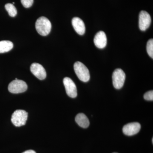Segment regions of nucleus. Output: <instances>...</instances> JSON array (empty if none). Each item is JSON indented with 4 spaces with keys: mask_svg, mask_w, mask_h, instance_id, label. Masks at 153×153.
Masks as SVG:
<instances>
[{
    "mask_svg": "<svg viewBox=\"0 0 153 153\" xmlns=\"http://www.w3.org/2000/svg\"><path fill=\"white\" fill-rule=\"evenodd\" d=\"M36 28L38 34L42 36H47L51 31L52 25L49 19L42 16L37 19Z\"/></svg>",
    "mask_w": 153,
    "mask_h": 153,
    "instance_id": "f257e3e1",
    "label": "nucleus"
},
{
    "mask_svg": "<svg viewBox=\"0 0 153 153\" xmlns=\"http://www.w3.org/2000/svg\"><path fill=\"white\" fill-rule=\"evenodd\" d=\"M74 71L76 76L81 81L87 82L90 79V73L89 70L84 64L81 62L77 61L74 64Z\"/></svg>",
    "mask_w": 153,
    "mask_h": 153,
    "instance_id": "f03ea898",
    "label": "nucleus"
},
{
    "mask_svg": "<svg viewBox=\"0 0 153 153\" xmlns=\"http://www.w3.org/2000/svg\"><path fill=\"white\" fill-rule=\"evenodd\" d=\"M27 118V112L23 110H17L12 114L11 121L16 126H22L26 124Z\"/></svg>",
    "mask_w": 153,
    "mask_h": 153,
    "instance_id": "7ed1b4c3",
    "label": "nucleus"
},
{
    "mask_svg": "<svg viewBox=\"0 0 153 153\" xmlns=\"http://www.w3.org/2000/svg\"><path fill=\"white\" fill-rule=\"evenodd\" d=\"M27 85L23 80L15 79L9 84L8 90L11 93L19 94L25 92L27 89Z\"/></svg>",
    "mask_w": 153,
    "mask_h": 153,
    "instance_id": "20e7f679",
    "label": "nucleus"
},
{
    "mask_svg": "<svg viewBox=\"0 0 153 153\" xmlns=\"http://www.w3.org/2000/svg\"><path fill=\"white\" fill-rule=\"evenodd\" d=\"M126 79V74L123 70L117 68L112 74L113 84L115 88L119 89L123 86Z\"/></svg>",
    "mask_w": 153,
    "mask_h": 153,
    "instance_id": "39448f33",
    "label": "nucleus"
},
{
    "mask_svg": "<svg viewBox=\"0 0 153 153\" xmlns=\"http://www.w3.org/2000/svg\"><path fill=\"white\" fill-rule=\"evenodd\" d=\"M63 82L67 95L71 98H75L77 96V89L73 80L69 77H66L63 79Z\"/></svg>",
    "mask_w": 153,
    "mask_h": 153,
    "instance_id": "423d86ee",
    "label": "nucleus"
},
{
    "mask_svg": "<svg viewBox=\"0 0 153 153\" xmlns=\"http://www.w3.org/2000/svg\"><path fill=\"white\" fill-rule=\"evenodd\" d=\"M151 18L149 14L145 11H141L139 14V26L141 31H146L150 26Z\"/></svg>",
    "mask_w": 153,
    "mask_h": 153,
    "instance_id": "0eeeda50",
    "label": "nucleus"
},
{
    "mask_svg": "<svg viewBox=\"0 0 153 153\" xmlns=\"http://www.w3.org/2000/svg\"><path fill=\"white\" fill-rule=\"evenodd\" d=\"M31 72L40 80L45 79L47 76V73L44 67L38 63H33L30 66Z\"/></svg>",
    "mask_w": 153,
    "mask_h": 153,
    "instance_id": "6e6552de",
    "label": "nucleus"
},
{
    "mask_svg": "<svg viewBox=\"0 0 153 153\" xmlns=\"http://www.w3.org/2000/svg\"><path fill=\"white\" fill-rule=\"evenodd\" d=\"M140 129L141 125L139 123H131L124 126L123 131L126 135L131 136L137 134Z\"/></svg>",
    "mask_w": 153,
    "mask_h": 153,
    "instance_id": "1a4fd4ad",
    "label": "nucleus"
},
{
    "mask_svg": "<svg viewBox=\"0 0 153 153\" xmlns=\"http://www.w3.org/2000/svg\"><path fill=\"white\" fill-rule=\"evenodd\" d=\"M96 47L99 49H103L106 47L107 37L105 33L103 31H100L97 33L94 39Z\"/></svg>",
    "mask_w": 153,
    "mask_h": 153,
    "instance_id": "9d476101",
    "label": "nucleus"
},
{
    "mask_svg": "<svg viewBox=\"0 0 153 153\" xmlns=\"http://www.w3.org/2000/svg\"><path fill=\"white\" fill-rule=\"evenodd\" d=\"M72 25L76 33L83 35L85 33V27L84 22L78 17H74L72 20Z\"/></svg>",
    "mask_w": 153,
    "mask_h": 153,
    "instance_id": "9b49d317",
    "label": "nucleus"
},
{
    "mask_svg": "<svg viewBox=\"0 0 153 153\" xmlns=\"http://www.w3.org/2000/svg\"><path fill=\"white\" fill-rule=\"evenodd\" d=\"M77 124L83 128H87L89 126V121L87 117L83 113L78 114L75 117Z\"/></svg>",
    "mask_w": 153,
    "mask_h": 153,
    "instance_id": "f8f14e48",
    "label": "nucleus"
},
{
    "mask_svg": "<svg viewBox=\"0 0 153 153\" xmlns=\"http://www.w3.org/2000/svg\"><path fill=\"white\" fill-rule=\"evenodd\" d=\"M13 47V44L10 41H0V53H5L10 51Z\"/></svg>",
    "mask_w": 153,
    "mask_h": 153,
    "instance_id": "ddd939ff",
    "label": "nucleus"
},
{
    "mask_svg": "<svg viewBox=\"0 0 153 153\" xmlns=\"http://www.w3.org/2000/svg\"><path fill=\"white\" fill-rule=\"evenodd\" d=\"M5 8L6 10L7 11L8 13L10 16L14 17L16 16L17 9L13 4H10V3L6 4L5 6Z\"/></svg>",
    "mask_w": 153,
    "mask_h": 153,
    "instance_id": "4468645a",
    "label": "nucleus"
},
{
    "mask_svg": "<svg viewBox=\"0 0 153 153\" xmlns=\"http://www.w3.org/2000/svg\"><path fill=\"white\" fill-rule=\"evenodd\" d=\"M147 52L148 55L152 58H153V40L151 39L148 41L147 44Z\"/></svg>",
    "mask_w": 153,
    "mask_h": 153,
    "instance_id": "2eb2a0df",
    "label": "nucleus"
},
{
    "mask_svg": "<svg viewBox=\"0 0 153 153\" xmlns=\"http://www.w3.org/2000/svg\"><path fill=\"white\" fill-rule=\"evenodd\" d=\"M23 6L25 8L30 7L33 5L34 0H21Z\"/></svg>",
    "mask_w": 153,
    "mask_h": 153,
    "instance_id": "dca6fc26",
    "label": "nucleus"
},
{
    "mask_svg": "<svg viewBox=\"0 0 153 153\" xmlns=\"http://www.w3.org/2000/svg\"><path fill=\"white\" fill-rule=\"evenodd\" d=\"M144 98L146 100L153 101V90L150 91L145 94Z\"/></svg>",
    "mask_w": 153,
    "mask_h": 153,
    "instance_id": "f3484780",
    "label": "nucleus"
},
{
    "mask_svg": "<svg viewBox=\"0 0 153 153\" xmlns=\"http://www.w3.org/2000/svg\"><path fill=\"white\" fill-rule=\"evenodd\" d=\"M22 153H36V152L32 150H30L25 151V152Z\"/></svg>",
    "mask_w": 153,
    "mask_h": 153,
    "instance_id": "a211bd4d",
    "label": "nucleus"
},
{
    "mask_svg": "<svg viewBox=\"0 0 153 153\" xmlns=\"http://www.w3.org/2000/svg\"><path fill=\"white\" fill-rule=\"evenodd\" d=\"M152 143H153V138L152 139Z\"/></svg>",
    "mask_w": 153,
    "mask_h": 153,
    "instance_id": "6ab92c4d",
    "label": "nucleus"
},
{
    "mask_svg": "<svg viewBox=\"0 0 153 153\" xmlns=\"http://www.w3.org/2000/svg\"><path fill=\"white\" fill-rule=\"evenodd\" d=\"M15 4V3L13 2V4Z\"/></svg>",
    "mask_w": 153,
    "mask_h": 153,
    "instance_id": "aec40b11",
    "label": "nucleus"
},
{
    "mask_svg": "<svg viewBox=\"0 0 153 153\" xmlns=\"http://www.w3.org/2000/svg\"></svg>",
    "mask_w": 153,
    "mask_h": 153,
    "instance_id": "412c9836",
    "label": "nucleus"
}]
</instances>
